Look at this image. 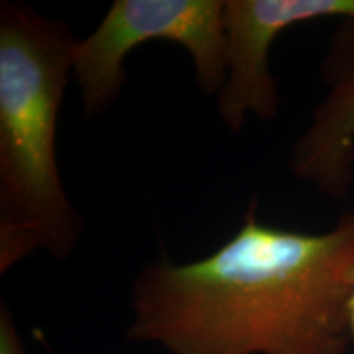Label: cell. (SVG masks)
Returning <instances> with one entry per match:
<instances>
[{
    "label": "cell",
    "mask_w": 354,
    "mask_h": 354,
    "mask_svg": "<svg viewBox=\"0 0 354 354\" xmlns=\"http://www.w3.org/2000/svg\"><path fill=\"white\" fill-rule=\"evenodd\" d=\"M353 289L354 212L304 233L264 225L253 201L214 253L140 269L125 336L167 354H344Z\"/></svg>",
    "instance_id": "6da1fadb"
},
{
    "label": "cell",
    "mask_w": 354,
    "mask_h": 354,
    "mask_svg": "<svg viewBox=\"0 0 354 354\" xmlns=\"http://www.w3.org/2000/svg\"><path fill=\"white\" fill-rule=\"evenodd\" d=\"M0 354H26L24 339L6 304L0 307Z\"/></svg>",
    "instance_id": "8992f818"
},
{
    "label": "cell",
    "mask_w": 354,
    "mask_h": 354,
    "mask_svg": "<svg viewBox=\"0 0 354 354\" xmlns=\"http://www.w3.org/2000/svg\"><path fill=\"white\" fill-rule=\"evenodd\" d=\"M348 326H349L351 339H354V289L351 292V297H349V302H348Z\"/></svg>",
    "instance_id": "52a82bcc"
},
{
    "label": "cell",
    "mask_w": 354,
    "mask_h": 354,
    "mask_svg": "<svg viewBox=\"0 0 354 354\" xmlns=\"http://www.w3.org/2000/svg\"><path fill=\"white\" fill-rule=\"evenodd\" d=\"M354 21V0H225L227 77L216 99L223 125L240 133L248 118L271 122L281 109L271 48L292 26L315 20Z\"/></svg>",
    "instance_id": "277c9868"
},
{
    "label": "cell",
    "mask_w": 354,
    "mask_h": 354,
    "mask_svg": "<svg viewBox=\"0 0 354 354\" xmlns=\"http://www.w3.org/2000/svg\"><path fill=\"white\" fill-rule=\"evenodd\" d=\"M325 94L292 146L289 167L300 183L346 198L354 183V21H339L322 61Z\"/></svg>",
    "instance_id": "5b68a950"
},
{
    "label": "cell",
    "mask_w": 354,
    "mask_h": 354,
    "mask_svg": "<svg viewBox=\"0 0 354 354\" xmlns=\"http://www.w3.org/2000/svg\"><path fill=\"white\" fill-rule=\"evenodd\" d=\"M183 46L194 63L202 94L216 97L227 77L225 2L221 0H115L99 25L77 39L73 77L84 117L97 118L120 100L125 59L146 41Z\"/></svg>",
    "instance_id": "3957f363"
},
{
    "label": "cell",
    "mask_w": 354,
    "mask_h": 354,
    "mask_svg": "<svg viewBox=\"0 0 354 354\" xmlns=\"http://www.w3.org/2000/svg\"><path fill=\"white\" fill-rule=\"evenodd\" d=\"M76 43L63 20L0 6V274L38 251L68 259L81 240L56 149Z\"/></svg>",
    "instance_id": "7a4b0ae2"
}]
</instances>
